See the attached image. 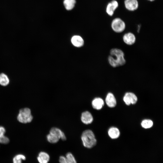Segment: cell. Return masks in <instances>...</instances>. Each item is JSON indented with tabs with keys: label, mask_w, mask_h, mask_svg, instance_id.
Masks as SVG:
<instances>
[{
	"label": "cell",
	"mask_w": 163,
	"mask_h": 163,
	"mask_svg": "<svg viewBox=\"0 0 163 163\" xmlns=\"http://www.w3.org/2000/svg\"><path fill=\"white\" fill-rule=\"evenodd\" d=\"M110 54L107 59L109 63L112 67L116 68L126 64L124 53L121 50L117 48H112L110 50Z\"/></svg>",
	"instance_id": "6da1fadb"
},
{
	"label": "cell",
	"mask_w": 163,
	"mask_h": 163,
	"mask_svg": "<svg viewBox=\"0 0 163 163\" xmlns=\"http://www.w3.org/2000/svg\"><path fill=\"white\" fill-rule=\"evenodd\" d=\"M47 139L48 142L52 143L57 142L59 139L56 136L49 133L47 135Z\"/></svg>",
	"instance_id": "d6986e66"
},
{
	"label": "cell",
	"mask_w": 163,
	"mask_h": 163,
	"mask_svg": "<svg viewBox=\"0 0 163 163\" xmlns=\"http://www.w3.org/2000/svg\"><path fill=\"white\" fill-rule=\"evenodd\" d=\"M123 40L126 44L131 46L135 43L136 38L135 35L133 33L129 32L123 35Z\"/></svg>",
	"instance_id": "8992f818"
},
{
	"label": "cell",
	"mask_w": 163,
	"mask_h": 163,
	"mask_svg": "<svg viewBox=\"0 0 163 163\" xmlns=\"http://www.w3.org/2000/svg\"><path fill=\"white\" fill-rule=\"evenodd\" d=\"M59 161L60 163H68L66 157L63 156L59 157Z\"/></svg>",
	"instance_id": "603a6c76"
},
{
	"label": "cell",
	"mask_w": 163,
	"mask_h": 163,
	"mask_svg": "<svg viewBox=\"0 0 163 163\" xmlns=\"http://www.w3.org/2000/svg\"><path fill=\"white\" fill-rule=\"evenodd\" d=\"M124 4L126 9L130 11L137 10L139 5L137 0H125Z\"/></svg>",
	"instance_id": "ba28073f"
},
{
	"label": "cell",
	"mask_w": 163,
	"mask_h": 163,
	"mask_svg": "<svg viewBox=\"0 0 163 163\" xmlns=\"http://www.w3.org/2000/svg\"><path fill=\"white\" fill-rule=\"evenodd\" d=\"M68 163H77L76 159L72 153L68 152L66 157Z\"/></svg>",
	"instance_id": "44dd1931"
},
{
	"label": "cell",
	"mask_w": 163,
	"mask_h": 163,
	"mask_svg": "<svg viewBox=\"0 0 163 163\" xmlns=\"http://www.w3.org/2000/svg\"><path fill=\"white\" fill-rule=\"evenodd\" d=\"M18 120L22 123H27L31 122L33 120L30 109L25 108L21 109L17 117Z\"/></svg>",
	"instance_id": "3957f363"
},
{
	"label": "cell",
	"mask_w": 163,
	"mask_h": 163,
	"mask_svg": "<svg viewBox=\"0 0 163 163\" xmlns=\"http://www.w3.org/2000/svg\"><path fill=\"white\" fill-rule=\"evenodd\" d=\"M9 80L8 76L3 73L0 74V85L3 86H6L8 85Z\"/></svg>",
	"instance_id": "e0dca14e"
},
{
	"label": "cell",
	"mask_w": 163,
	"mask_h": 163,
	"mask_svg": "<svg viewBox=\"0 0 163 163\" xmlns=\"http://www.w3.org/2000/svg\"><path fill=\"white\" fill-rule=\"evenodd\" d=\"M123 100L126 105H129L131 104H135L137 101V98L134 93L127 92L125 94Z\"/></svg>",
	"instance_id": "5b68a950"
},
{
	"label": "cell",
	"mask_w": 163,
	"mask_h": 163,
	"mask_svg": "<svg viewBox=\"0 0 163 163\" xmlns=\"http://www.w3.org/2000/svg\"><path fill=\"white\" fill-rule=\"evenodd\" d=\"M137 31L138 33H139V31H140V28H141V25L140 24H139L138 25V26H137Z\"/></svg>",
	"instance_id": "d4e9b609"
},
{
	"label": "cell",
	"mask_w": 163,
	"mask_h": 163,
	"mask_svg": "<svg viewBox=\"0 0 163 163\" xmlns=\"http://www.w3.org/2000/svg\"><path fill=\"white\" fill-rule=\"evenodd\" d=\"M147 0L150 1V2H153L155 0Z\"/></svg>",
	"instance_id": "484cf974"
},
{
	"label": "cell",
	"mask_w": 163,
	"mask_h": 163,
	"mask_svg": "<svg viewBox=\"0 0 163 163\" xmlns=\"http://www.w3.org/2000/svg\"><path fill=\"white\" fill-rule=\"evenodd\" d=\"M105 101L107 105L111 108L115 107L117 104L116 100L114 95L110 92L108 93L107 94Z\"/></svg>",
	"instance_id": "30bf717a"
},
{
	"label": "cell",
	"mask_w": 163,
	"mask_h": 163,
	"mask_svg": "<svg viewBox=\"0 0 163 163\" xmlns=\"http://www.w3.org/2000/svg\"><path fill=\"white\" fill-rule=\"evenodd\" d=\"M118 3L116 0H113L109 2L106 6V12L110 16H112L113 14L116 10L118 7Z\"/></svg>",
	"instance_id": "52a82bcc"
},
{
	"label": "cell",
	"mask_w": 163,
	"mask_h": 163,
	"mask_svg": "<svg viewBox=\"0 0 163 163\" xmlns=\"http://www.w3.org/2000/svg\"><path fill=\"white\" fill-rule=\"evenodd\" d=\"M37 159L39 163H48L50 160V157L47 153L41 152L39 153Z\"/></svg>",
	"instance_id": "4fadbf2b"
},
{
	"label": "cell",
	"mask_w": 163,
	"mask_h": 163,
	"mask_svg": "<svg viewBox=\"0 0 163 163\" xmlns=\"http://www.w3.org/2000/svg\"><path fill=\"white\" fill-rule=\"evenodd\" d=\"M103 100L100 97H96L92 101L93 107L97 110L101 109L104 105Z\"/></svg>",
	"instance_id": "7c38bea8"
},
{
	"label": "cell",
	"mask_w": 163,
	"mask_h": 163,
	"mask_svg": "<svg viewBox=\"0 0 163 163\" xmlns=\"http://www.w3.org/2000/svg\"><path fill=\"white\" fill-rule=\"evenodd\" d=\"M75 2V0H64L63 3L66 8L69 10L74 8Z\"/></svg>",
	"instance_id": "2e32d148"
},
{
	"label": "cell",
	"mask_w": 163,
	"mask_h": 163,
	"mask_svg": "<svg viewBox=\"0 0 163 163\" xmlns=\"http://www.w3.org/2000/svg\"><path fill=\"white\" fill-rule=\"evenodd\" d=\"M81 138L83 145L86 148H91L96 144L97 140L91 130L87 129L84 131Z\"/></svg>",
	"instance_id": "7a4b0ae2"
},
{
	"label": "cell",
	"mask_w": 163,
	"mask_h": 163,
	"mask_svg": "<svg viewBox=\"0 0 163 163\" xmlns=\"http://www.w3.org/2000/svg\"><path fill=\"white\" fill-rule=\"evenodd\" d=\"M141 125L142 127L148 129L151 127L153 125L152 121L149 119H145L142 121Z\"/></svg>",
	"instance_id": "ac0fdd59"
},
{
	"label": "cell",
	"mask_w": 163,
	"mask_h": 163,
	"mask_svg": "<svg viewBox=\"0 0 163 163\" xmlns=\"http://www.w3.org/2000/svg\"><path fill=\"white\" fill-rule=\"evenodd\" d=\"M81 120L85 124H91L93 121V118L91 114L88 111H85L82 113Z\"/></svg>",
	"instance_id": "9c48e42d"
},
{
	"label": "cell",
	"mask_w": 163,
	"mask_h": 163,
	"mask_svg": "<svg viewBox=\"0 0 163 163\" xmlns=\"http://www.w3.org/2000/svg\"><path fill=\"white\" fill-rule=\"evenodd\" d=\"M5 132V129L3 126H0V136L4 135Z\"/></svg>",
	"instance_id": "cb8c5ba5"
},
{
	"label": "cell",
	"mask_w": 163,
	"mask_h": 163,
	"mask_svg": "<svg viewBox=\"0 0 163 163\" xmlns=\"http://www.w3.org/2000/svg\"><path fill=\"white\" fill-rule=\"evenodd\" d=\"M9 139L4 135L0 136V143L3 144H7L9 143Z\"/></svg>",
	"instance_id": "7402d4cb"
},
{
	"label": "cell",
	"mask_w": 163,
	"mask_h": 163,
	"mask_svg": "<svg viewBox=\"0 0 163 163\" xmlns=\"http://www.w3.org/2000/svg\"><path fill=\"white\" fill-rule=\"evenodd\" d=\"M71 42L72 44L75 46L80 47L84 44V40L80 36H75L71 39Z\"/></svg>",
	"instance_id": "9a60e30c"
},
{
	"label": "cell",
	"mask_w": 163,
	"mask_h": 163,
	"mask_svg": "<svg viewBox=\"0 0 163 163\" xmlns=\"http://www.w3.org/2000/svg\"><path fill=\"white\" fill-rule=\"evenodd\" d=\"M108 134L111 139H116L120 136V132L118 128L115 127H112L109 129Z\"/></svg>",
	"instance_id": "5bb4252c"
},
{
	"label": "cell",
	"mask_w": 163,
	"mask_h": 163,
	"mask_svg": "<svg viewBox=\"0 0 163 163\" xmlns=\"http://www.w3.org/2000/svg\"><path fill=\"white\" fill-rule=\"evenodd\" d=\"M49 133L56 136L59 139H61L63 140L66 139L64 133L58 128L55 127L52 128L50 129Z\"/></svg>",
	"instance_id": "8fae6325"
},
{
	"label": "cell",
	"mask_w": 163,
	"mask_h": 163,
	"mask_svg": "<svg viewBox=\"0 0 163 163\" xmlns=\"http://www.w3.org/2000/svg\"><path fill=\"white\" fill-rule=\"evenodd\" d=\"M26 159L25 156L22 154L16 155L13 158V163H22V161Z\"/></svg>",
	"instance_id": "ffe728a7"
},
{
	"label": "cell",
	"mask_w": 163,
	"mask_h": 163,
	"mask_svg": "<svg viewBox=\"0 0 163 163\" xmlns=\"http://www.w3.org/2000/svg\"><path fill=\"white\" fill-rule=\"evenodd\" d=\"M111 26L112 30L117 33H121L123 32L126 27L124 21L121 19L116 18L112 21Z\"/></svg>",
	"instance_id": "277c9868"
}]
</instances>
